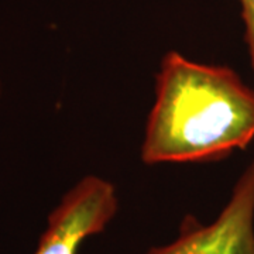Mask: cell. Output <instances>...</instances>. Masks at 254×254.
<instances>
[{"label": "cell", "mask_w": 254, "mask_h": 254, "mask_svg": "<svg viewBox=\"0 0 254 254\" xmlns=\"http://www.w3.org/2000/svg\"><path fill=\"white\" fill-rule=\"evenodd\" d=\"M254 140V88L225 65L164 55L140 148L145 165L213 163Z\"/></svg>", "instance_id": "cell-1"}, {"label": "cell", "mask_w": 254, "mask_h": 254, "mask_svg": "<svg viewBox=\"0 0 254 254\" xmlns=\"http://www.w3.org/2000/svg\"><path fill=\"white\" fill-rule=\"evenodd\" d=\"M147 254H254V157L218 218L203 225L187 216L174 242L153 247Z\"/></svg>", "instance_id": "cell-2"}, {"label": "cell", "mask_w": 254, "mask_h": 254, "mask_svg": "<svg viewBox=\"0 0 254 254\" xmlns=\"http://www.w3.org/2000/svg\"><path fill=\"white\" fill-rule=\"evenodd\" d=\"M118 210V190L112 182L98 175L83 177L48 215L33 254H78L86 239L109 226Z\"/></svg>", "instance_id": "cell-3"}, {"label": "cell", "mask_w": 254, "mask_h": 254, "mask_svg": "<svg viewBox=\"0 0 254 254\" xmlns=\"http://www.w3.org/2000/svg\"><path fill=\"white\" fill-rule=\"evenodd\" d=\"M242 6V18L245 23V40L250 60V66L254 72V0H239Z\"/></svg>", "instance_id": "cell-4"}, {"label": "cell", "mask_w": 254, "mask_h": 254, "mask_svg": "<svg viewBox=\"0 0 254 254\" xmlns=\"http://www.w3.org/2000/svg\"><path fill=\"white\" fill-rule=\"evenodd\" d=\"M0 96H1V79H0Z\"/></svg>", "instance_id": "cell-5"}]
</instances>
